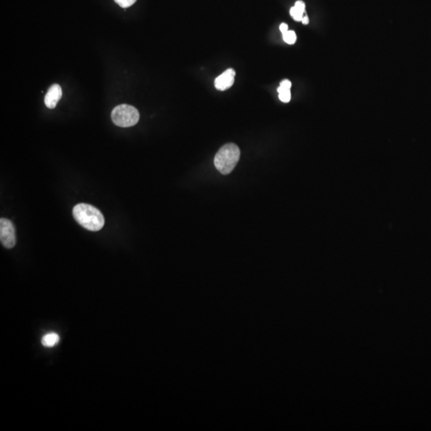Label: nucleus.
<instances>
[{"mask_svg": "<svg viewBox=\"0 0 431 431\" xmlns=\"http://www.w3.org/2000/svg\"><path fill=\"white\" fill-rule=\"evenodd\" d=\"M75 221L87 230L97 232L104 226L105 220L103 213L92 205L81 203L73 208Z\"/></svg>", "mask_w": 431, "mask_h": 431, "instance_id": "obj_1", "label": "nucleus"}, {"mask_svg": "<svg viewBox=\"0 0 431 431\" xmlns=\"http://www.w3.org/2000/svg\"><path fill=\"white\" fill-rule=\"evenodd\" d=\"M241 157V150L236 144L229 143L221 147L214 157V164L221 174H230Z\"/></svg>", "mask_w": 431, "mask_h": 431, "instance_id": "obj_2", "label": "nucleus"}, {"mask_svg": "<svg viewBox=\"0 0 431 431\" xmlns=\"http://www.w3.org/2000/svg\"><path fill=\"white\" fill-rule=\"evenodd\" d=\"M112 121L120 127H130L138 123L140 118L138 110L130 105L116 106L111 113Z\"/></svg>", "mask_w": 431, "mask_h": 431, "instance_id": "obj_3", "label": "nucleus"}, {"mask_svg": "<svg viewBox=\"0 0 431 431\" xmlns=\"http://www.w3.org/2000/svg\"><path fill=\"white\" fill-rule=\"evenodd\" d=\"M0 242L6 249H12L16 244L15 226L6 218L0 220Z\"/></svg>", "mask_w": 431, "mask_h": 431, "instance_id": "obj_4", "label": "nucleus"}, {"mask_svg": "<svg viewBox=\"0 0 431 431\" xmlns=\"http://www.w3.org/2000/svg\"><path fill=\"white\" fill-rule=\"evenodd\" d=\"M235 76H236V72L233 69L230 68L227 69L215 79L214 83H215L216 89L220 91L228 90L234 84Z\"/></svg>", "mask_w": 431, "mask_h": 431, "instance_id": "obj_5", "label": "nucleus"}, {"mask_svg": "<svg viewBox=\"0 0 431 431\" xmlns=\"http://www.w3.org/2000/svg\"><path fill=\"white\" fill-rule=\"evenodd\" d=\"M62 88L59 85L54 84L50 87L45 97V104L46 107L49 109H54L56 107L57 104L59 103L62 98Z\"/></svg>", "mask_w": 431, "mask_h": 431, "instance_id": "obj_6", "label": "nucleus"}, {"mask_svg": "<svg viewBox=\"0 0 431 431\" xmlns=\"http://www.w3.org/2000/svg\"><path fill=\"white\" fill-rule=\"evenodd\" d=\"M59 336L56 333L52 332L45 334L42 338V344L44 347H53L59 342Z\"/></svg>", "mask_w": 431, "mask_h": 431, "instance_id": "obj_7", "label": "nucleus"}, {"mask_svg": "<svg viewBox=\"0 0 431 431\" xmlns=\"http://www.w3.org/2000/svg\"><path fill=\"white\" fill-rule=\"evenodd\" d=\"M278 93H279V99L283 103H289L291 100V91L290 90H286L283 88L279 86L277 89Z\"/></svg>", "mask_w": 431, "mask_h": 431, "instance_id": "obj_8", "label": "nucleus"}, {"mask_svg": "<svg viewBox=\"0 0 431 431\" xmlns=\"http://www.w3.org/2000/svg\"><path fill=\"white\" fill-rule=\"evenodd\" d=\"M283 39L286 43L293 45L296 41V35L295 31L289 30L286 33L283 34Z\"/></svg>", "mask_w": 431, "mask_h": 431, "instance_id": "obj_9", "label": "nucleus"}, {"mask_svg": "<svg viewBox=\"0 0 431 431\" xmlns=\"http://www.w3.org/2000/svg\"><path fill=\"white\" fill-rule=\"evenodd\" d=\"M290 15H292L295 21L300 22V21H302V18H303V12L296 8V7H293V8H291Z\"/></svg>", "mask_w": 431, "mask_h": 431, "instance_id": "obj_10", "label": "nucleus"}, {"mask_svg": "<svg viewBox=\"0 0 431 431\" xmlns=\"http://www.w3.org/2000/svg\"><path fill=\"white\" fill-rule=\"evenodd\" d=\"M114 1L122 8H127L133 5L137 0H114Z\"/></svg>", "mask_w": 431, "mask_h": 431, "instance_id": "obj_11", "label": "nucleus"}, {"mask_svg": "<svg viewBox=\"0 0 431 431\" xmlns=\"http://www.w3.org/2000/svg\"><path fill=\"white\" fill-rule=\"evenodd\" d=\"M280 87L283 88V89L290 90L291 87H292V82H291L290 81L288 80V79H284V80H283L281 82H280Z\"/></svg>", "mask_w": 431, "mask_h": 431, "instance_id": "obj_12", "label": "nucleus"}, {"mask_svg": "<svg viewBox=\"0 0 431 431\" xmlns=\"http://www.w3.org/2000/svg\"><path fill=\"white\" fill-rule=\"evenodd\" d=\"M295 7L298 9L300 10V11H303V13H304V11H305V4L303 2V1H297L295 4Z\"/></svg>", "mask_w": 431, "mask_h": 431, "instance_id": "obj_13", "label": "nucleus"}, {"mask_svg": "<svg viewBox=\"0 0 431 431\" xmlns=\"http://www.w3.org/2000/svg\"><path fill=\"white\" fill-rule=\"evenodd\" d=\"M280 30L282 34H284L289 31V26L286 23H281L280 26Z\"/></svg>", "mask_w": 431, "mask_h": 431, "instance_id": "obj_14", "label": "nucleus"}, {"mask_svg": "<svg viewBox=\"0 0 431 431\" xmlns=\"http://www.w3.org/2000/svg\"><path fill=\"white\" fill-rule=\"evenodd\" d=\"M302 22L304 25H307V24L309 23V18L307 16H303V18H302Z\"/></svg>", "mask_w": 431, "mask_h": 431, "instance_id": "obj_15", "label": "nucleus"}]
</instances>
